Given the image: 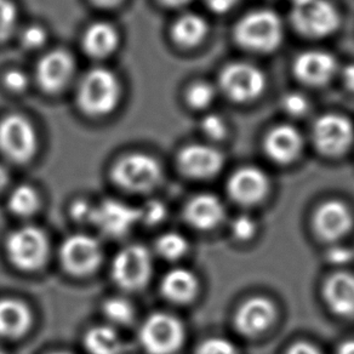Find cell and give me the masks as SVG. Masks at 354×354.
<instances>
[{"label":"cell","instance_id":"obj_37","mask_svg":"<svg viewBox=\"0 0 354 354\" xmlns=\"http://www.w3.org/2000/svg\"><path fill=\"white\" fill-rule=\"evenodd\" d=\"M21 39L26 48L37 49L44 44L46 40V32L39 26H30L27 30H24Z\"/></svg>","mask_w":354,"mask_h":354},{"label":"cell","instance_id":"obj_18","mask_svg":"<svg viewBox=\"0 0 354 354\" xmlns=\"http://www.w3.org/2000/svg\"><path fill=\"white\" fill-rule=\"evenodd\" d=\"M336 59L325 51H306L296 59L294 64L296 77L310 85H323L336 72Z\"/></svg>","mask_w":354,"mask_h":354},{"label":"cell","instance_id":"obj_45","mask_svg":"<svg viewBox=\"0 0 354 354\" xmlns=\"http://www.w3.org/2000/svg\"><path fill=\"white\" fill-rule=\"evenodd\" d=\"M93 1L97 6L109 8V6H118L122 0H93Z\"/></svg>","mask_w":354,"mask_h":354},{"label":"cell","instance_id":"obj_28","mask_svg":"<svg viewBox=\"0 0 354 354\" xmlns=\"http://www.w3.org/2000/svg\"><path fill=\"white\" fill-rule=\"evenodd\" d=\"M158 254L165 260L175 261L183 257L188 250V243L185 236L178 233H165L157 241Z\"/></svg>","mask_w":354,"mask_h":354},{"label":"cell","instance_id":"obj_20","mask_svg":"<svg viewBox=\"0 0 354 354\" xmlns=\"http://www.w3.org/2000/svg\"><path fill=\"white\" fill-rule=\"evenodd\" d=\"M185 216L198 230H212L223 220L225 207L215 196L199 194L188 203Z\"/></svg>","mask_w":354,"mask_h":354},{"label":"cell","instance_id":"obj_5","mask_svg":"<svg viewBox=\"0 0 354 354\" xmlns=\"http://www.w3.org/2000/svg\"><path fill=\"white\" fill-rule=\"evenodd\" d=\"M112 177L114 183L131 192H146L156 187L160 177V164L147 154L133 153L115 162Z\"/></svg>","mask_w":354,"mask_h":354},{"label":"cell","instance_id":"obj_7","mask_svg":"<svg viewBox=\"0 0 354 354\" xmlns=\"http://www.w3.org/2000/svg\"><path fill=\"white\" fill-rule=\"evenodd\" d=\"M152 274V257L147 249L131 245L119 251L112 266V276L125 290H138L147 284Z\"/></svg>","mask_w":354,"mask_h":354},{"label":"cell","instance_id":"obj_32","mask_svg":"<svg viewBox=\"0 0 354 354\" xmlns=\"http://www.w3.org/2000/svg\"><path fill=\"white\" fill-rule=\"evenodd\" d=\"M196 354H239L234 344L222 337H210L199 344Z\"/></svg>","mask_w":354,"mask_h":354},{"label":"cell","instance_id":"obj_12","mask_svg":"<svg viewBox=\"0 0 354 354\" xmlns=\"http://www.w3.org/2000/svg\"><path fill=\"white\" fill-rule=\"evenodd\" d=\"M141 221L140 209L114 199H107L94 207L91 222L112 236H124Z\"/></svg>","mask_w":354,"mask_h":354},{"label":"cell","instance_id":"obj_29","mask_svg":"<svg viewBox=\"0 0 354 354\" xmlns=\"http://www.w3.org/2000/svg\"><path fill=\"white\" fill-rule=\"evenodd\" d=\"M106 317L114 324H129L133 318V307L124 299H109L104 305Z\"/></svg>","mask_w":354,"mask_h":354},{"label":"cell","instance_id":"obj_14","mask_svg":"<svg viewBox=\"0 0 354 354\" xmlns=\"http://www.w3.org/2000/svg\"><path fill=\"white\" fill-rule=\"evenodd\" d=\"M268 192V178L256 167H243L232 175L228 193L236 203L252 205L260 202Z\"/></svg>","mask_w":354,"mask_h":354},{"label":"cell","instance_id":"obj_42","mask_svg":"<svg viewBox=\"0 0 354 354\" xmlns=\"http://www.w3.org/2000/svg\"><path fill=\"white\" fill-rule=\"evenodd\" d=\"M288 354H322L319 349L315 347L313 344H307V342H297L292 344L290 349L288 351Z\"/></svg>","mask_w":354,"mask_h":354},{"label":"cell","instance_id":"obj_17","mask_svg":"<svg viewBox=\"0 0 354 354\" xmlns=\"http://www.w3.org/2000/svg\"><path fill=\"white\" fill-rule=\"evenodd\" d=\"M74 62L71 55L66 51L56 50L45 55L40 59L37 77L41 88L48 91H59L68 83L73 74Z\"/></svg>","mask_w":354,"mask_h":354},{"label":"cell","instance_id":"obj_35","mask_svg":"<svg viewBox=\"0 0 354 354\" xmlns=\"http://www.w3.org/2000/svg\"><path fill=\"white\" fill-rule=\"evenodd\" d=\"M255 231V222L250 216L241 215V216L236 217V220L232 222V232L241 241L250 239L251 236H254Z\"/></svg>","mask_w":354,"mask_h":354},{"label":"cell","instance_id":"obj_8","mask_svg":"<svg viewBox=\"0 0 354 354\" xmlns=\"http://www.w3.org/2000/svg\"><path fill=\"white\" fill-rule=\"evenodd\" d=\"M0 151L12 162H28L37 151L33 125L21 115H9L0 123Z\"/></svg>","mask_w":354,"mask_h":354},{"label":"cell","instance_id":"obj_22","mask_svg":"<svg viewBox=\"0 0 354 354\" xmlns=\"http://www.w3.org/2000/svg\"><path fill=\"white\" fill-rule=\"evenodd\" d=\"M32 324L30 308L14 299L0 300V336L8 339L20 337Z\"/></svg>","mask_w":354,"mask_h":354},{"label":"cell","instance_id":"obj_6","mask_svg":"<svg viewBox=\"0 0 354 354\" xmlns=\"http://www.w3.org/2000/svg\"><path fill=\"white\" fill-rule=\"evenodd\" d=\"M140 339L149 354H174L183 346L185 330L176 317L154 313L141 326Z\"/></svg>","mask_w":354,"mask_h":354},{"label":"cell","instance_id":"obj_2","mask_svg":"<svg viewBox=\"0 0 354 354\" xmlns=\"http://www.w3.org/2000/svg\"><path fill=\"white\" fill-rule=\"evenodd\" d=\"M236 38L246 49L259 53L277 49L283 38L281 19L272 11L250 12L236 25Z\"/></svg>","mask_w":354,"mask_h":354},{"label":"cell","instance_id":"obj_1","mask_svg":"<svg viewBox=\"0 0 354 354\" xmlns=\"http://www.w3.org/2000/svg\"><path fill=\"white\" fill-rule=\"evenodd\" d=\"M120 99V84L109 69H91L84 77L78 91V102L84 112L104 115L113 111Z\"/></svg>","mask_w":354,"mask_h":354},{"label":"cell","instance_id":"obj_23","mask_svg":"<svg viewBox=\"0 0 354 354\" xmlns=\"http://www.w3.org/2000/svg\"><path fill=\"white\" fill-rule=\"evenodd\" d=\"M198 279L186 268H175L167 272L162 281L164 296L177 304H187L198 292Z\"/></svg>","mask_w":354,"mask_h":354},{"label":"cell","instance_id":"obj_38","mask_svg":"<svg viewBox=\"0 0 354 354\" xmlns=\"http://www.w3.org/2000/svg\"><path fill=\"white\" fill-rule=\"evenodd\" d=\"M4 83H6V88L11 90V91L21 93V91H24L27 88L28 78L21 71H10L9 73L6 74Z\"/></svg>","mask_w":354,"mask_h":354},{"label":"cell","instance_id":"obj_19","mask_svg":"<svg viewBox=\"0 0 354 354\" xmlns=\"http://www.w3.org/2000/svg\"><path fill=\"white\" fill-rule=\"evenodd\" d=\"M302 148L300 133L289 125H281L267 135L266 153L277 162L286 164L297 158Z\"/></svg>","mask_w":354,"mask_h":354},{"label":"cell","instance_id":"obj_41","mask_svg":"<svg viewBox=\"0 0 354 354\" xmlns=\"http://www.w3.org/2000/svg\"><path fill=\"white\" fill-rule=\"evenodd\" d=\"M236 3H238V0H207L209 8L218 14H223V12L231 10Z\"/></svg>","mask_w":354,"mask_h":354},{"label":"cell","instance_id":"obj_40","mask_svg":"<svg viewBox=\"0 0 354 354\" xmlns=\"http://www.w3.org/2000/svg\"><path fill=\"white\" fill-rule=\"evenodd\" d=\"M93 212H94V207H90L88 203L79 202L75 203L72 207V214L75 220H84V221H91L93 217Z\"/></svg>","mask_w":354,"mask_h":354},{"label":"cell","instance_id":"obj_44","mask_svg":"<svg viewBox=\"0 0 354 354\" xmlns=\"http://www.w3.org/2000/svg\"><path fill=\"white\" fill-rule=\"evenodd\" d=\"M337 354H354V339L346 341L339 346Z\"/></svg>","mask_w":354,"mask_h":354},{"label":"cell","instance_id":"obj_46","mask_svg":"<svg viewBox=\"0 0 354 354\" xmlns=\"http://www.w3.org/2000/svg\"><path fill=\"white\" fill-rule=\"evenodd\" d=\"M6 183H8V172L0 165V191L6 187Z\"/></svg>","mask_w":354,"mask_h":354},{"label":"cell","instance_id":"obj_31","mask_svg":"<svg viewBox=\"0 0 354 354\" xmlns=\"http://www.w3.org/2000/svg\"><path fill=\"white\" fill-rule=\"evenodd\" d=\"M17 11L10 0H0V41L8 39L15 30Z\"/></svg>","mask_w":354,"mask_h":354},{"label":"cell","instance_id":"obj_26","mask_svg":"<svg viewBox=\"0 0 354 354\" xmlns=\"http://www.w3.org/2000/svg\"><path fill=\"white\" fill-rule=\"evenodd\" d=\"M207 33L205 20L196 14H187L180 17L172 27V37L183 46L199 44Z\"/></svg>","mask_w":354,"mask_h":354},{"label":"cell","instance_id":"obj_34","mask_svg":"<svg viewBox=\"0 0 354 354\" xmlns=\"http://www.w3.org/2000/svg\"><path fill=\"white\" fill-rule=\"evenodd\" d=\"M202 128L203 131L214 140H220L225 138L226 135V124L223 122V119L216 114H209L203 119Z\"/></svg>","mask_w":354,"mask_h":354},{"label":"cell","instance_id":"obj_30","mask_svg":"<svg viewBox=\"0 0 354 354\" xmlns=\"http://www.w3.org/2000/svg\"><path fill=\"white\" fill-rule=\"evenodd\" d=\"M215 96V90L210 84L201 83L193 84L187 93L188 104L194 109H204L212 104Z\"/></svg>","mask_w":354,"mask_h":354},{"label":"cell","instance_id":"obj_9","mask_svg":"<svg viewBox=\"0 0 354 354\" xmlns=\"http://www.w3.org/2000/svg\"><path fill=\"white\" fill-rule=\"evenodd\" d=\"M221 86L230 99L246 102L259 97L266 88V77L252 64L238 62L222 71Z\"/></svg>","mask_w":354,"mask_h":354},{"label":"cell","instance_id":"obj_3","mask_svg":"<svg viewBox=\"0 0 354 354\" xmlns=\"http://www.w3.org/2000/svg\"><path fill=\"white\" fill-rule=\"evenodd\" d=\"M291 21L301 35L320 38L334 32L339 24V12L326 0H294Z\"/></svg>","mask_w":354,"mask_h":354},{"label":"cell","instance_id":"obj_48","mask_svg":"<svg viewBox=\"0 0 354 354\" xmlns=\"http://www.w3.org/2000/svg\"><path fill=\"white\" fill-rule=\"evenodd\" d=\"M0 354H6V351H4V348L3 347H0Z\"/></svg>","mask_w":354,"mask_h":354},{"label":"cell","instance_id":"obj_11","mask_svg":"<svg viewBox=\"0 0 354 354\" xmlns=\"http://www.w3.org/2000/svg\"><path fill=\"white\" fill-rule=\"evenodd\" d=\"M313 138L320 152L333 157L339 156L353 142V127L344 117L325 114L315 122Z\"/></svg>","mask_w":354,"mask_h":354},{"label":"cell","instance_id":"obj_24","mask_svg":"<svg viewBox=\"0 0 354 354\" xmlns=\"http://www.w3.org/2000/svg\"><path fill=\"white\" fill-rule=\"evenodd\" d=\"M118 32L107 22L90 26L84 35V49L93 57H106L118 46Z\"/></svg>","mask_w":354,"mask_h":354},{"label":"cell","instance_id":"obj_33","mask_svg":"<svg viewBox=\"0 0 354 354\" xmlns=\"http://www.w3.org/2000/svg\"><path fill=\"white\" fill-rule=\"evenodd\" d=\"M141 221L148 225H156L162 222L167 216V207L159 201L147 202L142 207H140Z\"/></svg>","mask_w":354,"mask_h":354},{"label":"cell","instance_id":"obj_21","mask_svg":"<svg viewBox=\"0 0 354 354\" xmlns=\"http://www.w3.org/2000/svg\"><path fill=\"white\" fill-rule=\"evenodd\" d=\"M324 297L330 308L339 315H354V276L336 273L324 286Z\"/></svg>","mask_w":354,"mask_h":354},{"label":"cell","instance_id":"obj_43","mask_svg":"<svg viewBox=\"0 0 354 354\" xmlns=\"http://www.w3.org/2000/svg\"><path fill=\"white\" fill-rule=\"evenodd\" d=\"M344 80L346 86L354 93V64H349L344 71Z\"/></svg>","mask_w":354,"mask_h":354},{"label":"cell","instance_id":"obj_36","mask_svg":"<svg viewBox=\"0 0 354 354\" xmlns=\"http://www.w3.org/2000/svg\"><path fill=\"white\" fill-rule=\"evenodd\" d=\"M283 107L288 113L299 117L307 112L308 101L304 95L299 94V93H291V94L286 95V97L283 99Z\"/></svg>","mask_w":354,"mask_h":354},{"label":"cell","instance_id":"obj_39","mask_svg":"<svg viewBox=\"0 0 354 354\" xmlns=\"http://www.w3.org/2000/svg\"><path fill=\"white\" fill-rule=\"evenodd\" d=\"M353 257L354 251L346 246H335L333 249H330L328 254V259L334 265L348 263L349 261L353 260Z\"/></svg>","mask_w":354,"mask_h":354},{"label":"cell","instance_id":"obj_49","mask_svg":"<svg viewBox=\"0 0 354 354\" xmlns=\"http://www.w3.org/2000/svg\"><path fill=\"white\" fill-rule=\"evenodd\" d=\"M51 354H69V353H64V352H56V353H51Z\"/></svg>","mask_w":354,"mask_h":354},{"label":"cell","instance_id":"obj_10","mask_svg":"<svg viewBox=\"0 0 354 354\" xmlns=\"http://www.w3.org/2000/svg\"><path fill=\"white\" fill-rule=\"evenodd\" d=\"M59 256L67 271L77 276H86L101 263L102 248L93 236L75 234L64 241Z\"/></svg>","mask_w":354,"mask_h":354},{"label":"cell","instance_id":"obj_25","mask_svg":"<svg viewBox=\"0 0 354 354\" xmlns=\"http://www.w3.org/2000/svg\"><path fill=\"white\" fill-rule=\"evenodd\" d=\"M84 344L91 354H119L123 348L118 333L106 325H99L88 330Z\"/></svg>","mask_w":354,"mask_h":354},{"label":"cell","instance_id":"obj_27","mask_svg":"<svg viewBox=\"0 0 354 354\" xmlns=\"http://www.w3.org/2000/svg\"><path fill=\"white\" fill-rule=\"evenodd\" d=\"M9 207L16 215L30 216L39 207L38 193L30 186H19L11 192Z\"/></svg>","mask_w":354,"mask_h":354},{"label":"cell","instance_id":"obj_15","mask_svg":"<svg viewBox=\"0 0 354 354\" xmlns=\"http://www.w3.org/2000/svg\"><path fill=\"white\" fill-rule=\"evenodd\" d=\"M313 222L319 236L325 241H334L347 234L353 223V217L344 203L329 201L318 207Z\"/></svg>","mask_w":354,"mask_h":354},{"label":"cell","instance_id":"obj_13","mask_svg":"<svg viewBox=\"0 0 354 354\" xmlns=\"http://www.w3.org/2000/svg\"><path fill=\"white\" fill-rule=\"evenodd\" d=\"M223 157L215 148L192 145L183 148L178 156V165L183 174L193 178H209L221 170Z\"/></svg>","mask_w":354,"mask_h":354},{"label":"cell","instance_id":"obj_4","mask_svg":"<svg viewBox=\"0 0 354 354\" xmlns=\"http://www.w3.org/2000/svg\"><path fill=\"white\" fill-rule=\"evenodd\" d=\"M6 252L16 267L25 271H35L44 265L48 259L49 241L38 227H22L8 238Z\"/></svg>","mask_w":354,"mask_h":354},{"label":"cell","instance_id":"obj_16","mask_svg":"<svg viewBox=\"0 0 354 354\" xmlns=\"http://www.w3.org/2000/svg\"><path fill=\"white\" fill-rule=\"evenodd\" d=\"M276 315V307L271 301L256 296L245 301L236 312V329L246 336H256L273 323Z\"/></svg>","mask_w":354,"mask_h":354},{"label":"cell","instance_id":"obj_47","mask_svg":"<svg viewBox=\"0 0 354 354\" xmlns=\"http://www.w3.org/2000/svg\"><path fill=\"white\" fill-rule=\"evenodd\" d=\"M162 1L164 4H167V6H181L188 3L189 0H162Z\"/></svg>","mask_w":354,"mask_h":354}]
</instances>
